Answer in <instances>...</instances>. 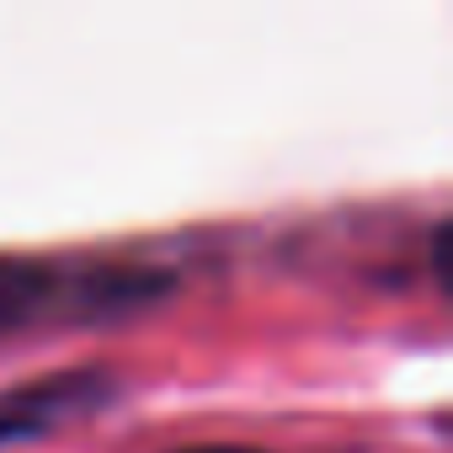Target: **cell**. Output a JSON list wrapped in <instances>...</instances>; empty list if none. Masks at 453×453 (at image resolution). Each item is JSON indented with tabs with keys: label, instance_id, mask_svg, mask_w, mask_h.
<instances>
[{
	"label": "cell",
	"instance_id": "obj_2",
	"mask_svg": "<svg viewBox=\"0 0 453 453\" xmlns=\"http://www.w3.org/2000/svg\"><path fill=\"white\" fill-rule=\"evenodd\" d=\"M54 278L59 273L43 257H0V336L43 310V299L54 294Z\"/></svg>",
	"mask_w": 453,
	"mask_h": 453
},
{
	"label": "cell",
	"instance_id": "obj_4",
	"mask_svg": "<svg viewBox=\"0 0 453 453\" xmlns=\"http://www.w3.org/2000/svg\"><path fill=\"white\" fill-rule=\"evenodd\" d=\"M171 453H273V448H262V442H181Z\"/></svg>",
	"mask_w": 453,
	"mask_h": 453
},
{
	"label": "cell",
	"instance_id": "obj_3",
	"mask_svg": "<svg viewBox=\"0 0 453 453\" xmlns=\"http://www.w3.org/2000/svg\"><path fill=\"white\" fill-rule=\"evenodd\" d=\"M165 283H171V273H155V267H96L81 283V299H91L96 310H118V304L155 299Z\"/></svg>",
	"mask_w": 453,
	"mask_h": 453
},
{
	"label": "cell",
	"instance_id": "obj_1",
	"mask_svg": "<svg viewBox=\"0 0 453 453\" xmlns=\"http://www.w3.org/2000/svg\"><path fill=\"white\" fill-rule=\"evenodd\" d=\"M107 389H112V368L102 363H59V368H38L27 379L0 384V442L38 437L54 421L107 400Z\"/></svg>",
	"mask_w": 453,
	"mask_h": 453
}]
</instances>
